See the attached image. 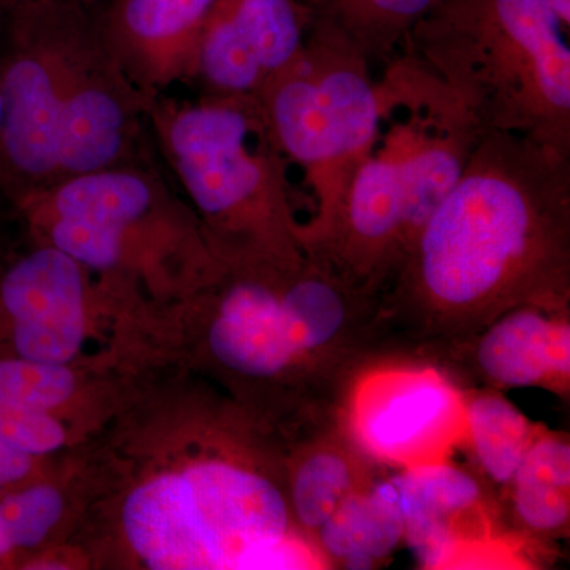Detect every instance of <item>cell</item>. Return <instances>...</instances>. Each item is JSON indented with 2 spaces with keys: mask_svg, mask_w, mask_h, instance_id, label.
Returning <instances> with one entry per match:
<instances>
[{
  "mask_svg": "<svg viewBox=\"0 0 570 570\" xmlns=\"http://www.w3.org/2000/svg\"><path fill=\"white\" fill-rule=\"evenodd\" d=\"M524 305L570 307V154L487 132L382 294L390 358L420 362Z\"/></svg>",
  "mask_w": 570,
  "mask_h": 570,
  "instance_id": "1",
  "label": "cell"
},
{
  "mask_svg": "<svg viewBox=\"0 0 570 570\" xmlns=\"http://www.w3.org/2000/svg\"><path fill=\"white\" fill-rule=\"evenodd\" d=\"M379 298L307 255L299 268L217 264L171 313L195 366L281 442L343 412L381 354Z\"/></svg>",
  "mask_w": 570,
  "mask_h": 570,
  "instance_id": "2",
  "label": "cell"
},
{
  "mask_svg": "<svg viewBox=\"0 0 570 570\" xmlns=\"http://www.w3.org/2000/svg\"><path fill=\"white\" fill-rule=\"evenodd\" d=\"M184 449L121 494L118 530L151 570L328 569L296 528L279 439L223 390L195 401Z\"/></svg>",
  "mask_w": 570,
  "mask_h": 570,
  "instance_id": "3",
  "label": "cell"
},
{
  "mask_svg": "<svg viewBox=\"0 0 570 570\" xmlns=\"http://www.w3.org/2000/svg\"><path fill=\"white\" fill-rule=\"evenodd\" d=\"M0 193L154 164L151 100L108 50L81 0H0Z\"/></svg>",
  "mask_w": 570,
  "mask_h": 570,
  "instance_id": "4",
  "label": "cell"
},
{
  "mask_svg": "<svg viewBox=\"0 0 570 570\" xmlns=\"http://www.w3.org/2000/svg\"><path fill=\"white\" fill-rule=\"evenodd\" d=\"M376 85L373 145L336 216L307 239L305 250L347 283L382 298L483 134L414 59L390 62Z\"/></svg>",
  "mask_w": 570,
  "mask_h": 570,
  "instance_id": "5",
  "label": "cell"
},
{
  "mask_svg": "<svg viewBox=\"0 0 570 570\" xmlns=\"http://www.w3.org/2000/svg\"><path fill=\"white\" fill-rule=\"evenodd\" d=\"M10 204L31 242L73 258L122 313L170 309L219 264L194 209L156 164L71 176Z\"/></svg>",
  "mask_w": 570,
  "mask_h": 570,
  "instance_id": "6",
  "label": "cell"
},
{
  "mask_svg": "<svg viewBox=\"0 0 570 570\" xmlns=\"http://www.w3.org/2000/svg\"><path fill=\"white\" fill-rule=\"evenodd\" d=\"M148 129L217 261L285 272L305 264L291 165L255 97L164 94L149 105Z\"/></svg>",
  "mask_w": 570,
  "mask_h": 570,
  "instance_id": "7",
  "label": "cell"
},
{
  "mask_svg": "<svg viewBox=\"0 0 570 570\" xmlns=\"http://www.w3.org/2000/svg\"><path fill=\"white\" fill-rule=\"evenodd\" d=\"M482 134L570 154L569 29L550 0H438L404 50Z\"/></svg>",
  "mask_w": 570,
  "mask_h": 570,
  "instance_id": "8",
  "label": "cell"
},
{
  "mask_svg": "<svg viewBox=\"0 0 570 570\" xmlns=\"http://www.w3.org/2000/svg\"><path fill=\"white\" fill-rule=\"evenodd\" d=\"M257 100L277 148L313 193V217L299 224L305 246L336 216L376 137L373 67L341 33L311 22L303 50Z\"/></svg>",
  "mask_w": 570,
  "mask_h": 570,
  "instance_id": "9",
  "label": "cell"
},
{
  "mask_svg": "<svg viewBox=\"0 0 570 570\" xmlns=\"http://www.w3.org/2000/svg\"><path fill=\"white\" fill-rule=\"evenodd\" d=\"M343 412L352 436L385 469L448 461L463 445V392L428 363L395 358L367 366Z\"/></svg>",
  "mask_w": 570,
  "mask_h": 570,
  "instance_id": "10",
  "label": "cell"
},
{
  "mask_svg": "<svg viewBox=\"0 0 570 570\" xmlns=\"http://www.w3.org/2000/svg\"><path fill=\"white\" fill-rule=\"evenodd\" d=\"M404 543L423 569L538 568L501 519L494 491L471 466L419 464L390 475Z\"/></svg>",
  "mask_w": 570,
  "mask_h": 570,
  "instance_id": "11",
  "label": "cell"
},
{
  "mask_svg": "<svg viewBox=\"0 0 570 570\" xmlns=\"http://www.w3.org/2000/svg\"><path fill=\"white\" fill-rule=\"evenodd\" d=\"M99 309L119 313L89 273L56 247L32 242L0 269V326L10 355L77 366Z\"/></svg>",
  "mask_w": 570,
  "mask_h": 570,
  "instance_id": "12",
  "label": "cell"
},
{
  "mask_svg": "<svg viewBox=\"0 0 570 570\" xmlns=\"http://www.w3.org/2000/svg\"><path fill=\"white\" fill-rule=\"evenodd\" d=\"M461 390L542 389L570 400V307H513L420 360Z\"/></svg>",
  "mask_w": 570,
  "mask_h": 570,
  "instance_id": "13",
  "label": "cell"
},
{
  "mask_svg": "<svg viewBox=\"0 0 570 570\" xmlns=\"http://www.w3.org/2000/svg\"><path fill=\"white\" fill-rule=\"evenodd\" d=\"M303 0H220L198 50L193 82L202 92L257 99L305 47Z\"/></svg>",
  "mask_w": 570,
  "mask_h": 570,
  "instance_id": "14",
  "label": "cell"
},
{
  "mask_svg": "<svg viewBox=\"0 0 570 570\" xmlns=\"http://www.w3.org/2000/svg\"><path fill=\"white\" fill-rule=\"evenodd\" d=\"M220 0H111L97 28L130 82L157 99L193 82L198 50Z\"/></svg>",
  "mask_w": 570,
  "mask_h": 570,
  "instance_id": "15",
  "label": "cell"
},
{
  "mask_svg": "<svg viewBox=\"0 0 570 570\" xmlns=\"http://www.w3.org/2000/svg\"><path fill=\"white\" fill-rule=\"evenodd\" d=\"M283 448L292 517L313 543L316 532L344 502L389 472L352 436L344 412L309 428Z\"/></svg>",
  "mask_w": 570,
  "mask_h": 570,
  "instance_id": "16",
  "label": "cell"
},
{
  "mask_svg": "<svg viewBox=\"0 0 570 570\" xmlns=\"http://www.w3.org/2000/svg\"><path fill=\"white\" fill-rule=\"evenodd\" d=\"M498 502L505 531L539 568L554 543L569 538V433L546 428Z\"/></svg>",
  "mask_w": 570,
  "mask_h": 570,
  "instance_id": "17",
  "label": "cell"
},
{
  "mask_svg": "<svg viewBox=\"0 0 570 570\" xmlns=\"http://www.w3.org/2000/svg\"><path fill=\"white\" fill-rule=\"evenodd\" d=\"M403 542V517L389 474L344 502L314 535L328 569H376Z\"/></svg>",
  "mask_w": 570,
  "mask_h": 570,
  "instance_id": "18",
  "label": "cell"
},
{
  "mask_svg": "<svg viewBox=\"0 0 570 570\" xmlns=\"http://www.w3.org/2000/svg\"><path fill=\"white\" fill-rule=\"evenodd\" d=\"M461 392L463 445L471 456V468L499 498L547 426L528 419L499 390L478 387Z\"/></svg>",
  "mask_w": 570,
  "mask_h": 570,
  "instance_id": "19",
  "label": "cell"
},
{
  "mask_svg": "<svg viewBox=\"0 0 570 570\" xmlns=\"http://www.w3.org/2000/svg\"><path fill=\"white\" fill-rule=\"evenodd\" d=\"M313 22L344 37L371 67L400 56L438 0H303Z\"/></svg>",
  "mask_w": 570,
  "mask_h": 570,
  "instance_id": "20",
  "label": "cell"
},
{
  "mask_svg": "<svg viewBox=\"0 0 570 570\" xmlns=\"http://www.w3.org/2000/svg\"><path fill=\"white\" fill-rule=\"evenodd\" d=\"M67 499L52 483L18 487L0 497V512L14 550L40 547L66 515Z\"/></svg>",
  "mask_w": 570,
  "mask_h": 570,
  "instance_id": "21",
  "label": "cell"
},
{
  "mask_svg": "<svg viewBox=\"0 0 570 570\" xmlns=\"http://www.w3.org/2000/svg\"><path fill=\"white\" fill-rule=\"evenodd\" d=\"M37 459L0 441V497L24 485L36 469Z\"/></svg>",
  "mask_w": 570,
  "mask_h": 570,
  "instance_id": "22",
  "label": "cell"
},
{
  "mask_svg": "<svg viewBox=\"0 0 570 570\" xmlns=\"http://www.w3.org/2000/svg\"><path fill=\"white\" fill-rule=\"evenodd\" d=\"M14 551L17 550H14L13 542H11L9 528H7L2 512H0V561L10 558Z\"/></svg>",
  "mask_w": 570,
  "mask_h": 570,
  "instance_id": "23",
  "label": "cell"
},
{
  "mask_svg": "<svg viewBox=\"0 0 570 570\" xmlns=\"http://www.w3.org/2000/svg\"><path fill=\"white\" fill-rule=\"evenodd\" d=\"M550 3L564 28L570 29V0H550Z\"/></svg>",
  "mask_w": 570,
  "mask_h": 570,
  "instance_id": "24",
  "label": "cell"
},
{
  "mask_svg": "<svg viewBox=\"0 0 570 570\" xmlns=\"http://www.w3.org/2000/svg\"><path fill=\"white\" fill-rule=\"evenodd\" d=\"M0 18H2V9H0ZM0 126H2V88H0Z\"/></svg>",
  "mask_w": 570,
  "mask_h": 570,
  "instance_id": "25",
  "label": "cell"
},
{
  "mask_svg": "<svg viewBox=\"0 0 570 570\" xmlns=\"http://www.w3.org/2000/svg\"><path fill=\"white\" fill-rule=\"evenodd\" d=\"M81 2L88 3V6H94V0H81Z\"/></svg>",
  "mask_w": 570,
  "mask_h": 570,
  "instance_id": "26",
  "label": "cell"
}]
</instances>
